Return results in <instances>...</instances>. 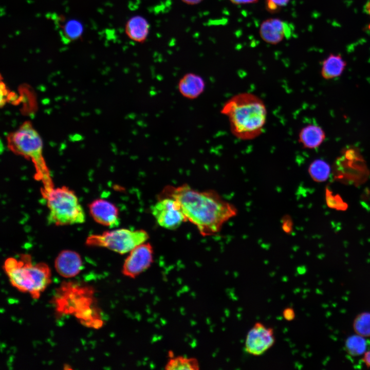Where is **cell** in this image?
Wrapping results in <instances>:
<instances>
[{
  "label": "cell",
  "instance_id": "6da1fadb",
  "mask_svg": "<svg viewBox=\"0 0 370 370\" xmlns=\"http://www.w3.org/2000/svg\"><path fill=\"white\" fill-rule=\"evenodd\" d=\"M169 197L179 203L186 218L203 236L218 233L224 225L237 214L234 205L213 190L198 191L187 184L164 187L158 198Z\"/></svg>",
  "mask_w": 370,
  "mask_h": 370
},
{
  "label": "cell",
  "instance_id": "7a4b0ae2",
  "mask_svg": "<svg viewBox=\"0 0 370 370\" xmlns=\"http://www.w3.org/2000/svg\"><path fill=\"white\" fill-rule=\"evenodd\" d=\"M220 112L227 117L232 134L243 140H252L261 134L267 115L264 101L250 92L233 96L224 104Z\"/></svg>",
  "mask_w": 370,
  "mask_h": 370
},
{
  "label": "cell",
  "instance_id": "3957f363",
  "mask_svg": "<svg viewBox=\"0 0 370 370\" xmlns=\"http://www.w3.org/2000/svg\"><path fill=\"white\" fill-rule=\"evenodd\" d=\"M4 267L12 286L34 299L39 298L51 281L48 266L44 263H32L28 254L6 259Z\"/></svg>",
  "mask_w": 370,
  "mask_h": 370
},
{
  "label": "cell",
  "instance_id": "277c9868",
  "mask_svg": "<svg viewBox=\"0 0 370 370\" xmlns=\"http://www.w3.org/2000/svg\"><path fill=\"white\" fill-rule=\"evenodd\" d=\"M10 145L16 153L31 159L36 173L34 178L43 185L41 193L44 196L53 188L49 171L42 156V141L30 123L24 124L10 137Z\"/></svg>",
  "mask_w": 370,
  "mask_h": 370
},
{
  "label": "cell",
  "instance_id": "5b68a950",
  "mask_svg": "<svg viewBox=\"0 0 370 370\" xmlns=\"http://www.w3.org/2000/svg\"><path fill=\"white\" fill-rule=\"evenodd\" d=\"M49 210L47 220L50 224L64 226L82 224L85 214L73 191L63 186L52 188L44 196Z\"/></svg>",
  "mask_w": 370,
  "mask_h": 370
},
{
  "label": "cell",
  "instance_id": "8992f818",
  "mask_svg": "<svg viewBox=\"0 0 370 370\" xmlns=\"http://www.w3.org/2000/svg\"><path fill=\"white\" fill-rule=\"evenodd\" d=\"M149 237L148 233L142 229L120 228L107 231L99 234H91L86 240L88 246L102 247L118 253L130 252L137 246L145 243Z\"/></svg>",
  "mask_w": 370,
  "mask_h": 370
},
{
  "label": "cell",
  "instance_id": "52a82bcc",
  "mask_svg": "<svg viewBox=\"0 0 370 370\" xmlns=\"http://www.w3.org/2000/svg\"><path fill=\"white\" fill-rule=\"evenodd\" d=\"M151 210L158 224L167 229H176L187 221L179 203L171 197L158 198Z\"/></svg>",
  "mask_w": 370,
  "mask_h": 370
},
{
  "label": "cell",
  "instance_id": "ba28073f",
  "mask_svg": "<svg viewBox=\"0 0 370 370\" xmlns=\"http://www.w3.org/2000/svg\"><path fill=\"white\" fill-rule=\"evenodd\" d=\"M128 253L122 269L123 274L128 278H136L150 267L153 262L154 250L149 243L137 246Z\"/></svg>",
  "mask_w": 370,
  "mask_h": 370
},
{
  "label": "cell",
  "instance_id": "9c48e42d",
  "mask_svg": "<svg viewBox=\"0 0 370 370\" xmlns=\"http://www.w3.org/2000/svg\"><path fill=\"white\" fill-rule=\"evenodd\" d=\"M273 329L261 322H256L248 332L245 341L246 351L253 356H260L275 343Z\"/></svg>",
  "mask_w": 370,
  "mask_h": 370
},
{
  "label": "cell",
  "instance_id": "30bf717a",
  "mask_svg": "<svg viewBox=\"0 0 370 370\" xmlns=\"http://www.w3.org/2000/svg\"><path fill=\"white\" fill-rule=\"evenodd\" d=\"M90 214L98 223L115 228L120 224L119 210L112 202L102 198L97 199L89 205Z\"/></svg>",
  "mask_w": 370,
  "mask_h": 370
},
{
  "label": "cell",
  "instance_id": "8fae6325",
  "mask_svg": "<svg viewBox=\"0 0 370 370\" xmlns=\"http://www.w3.org/2000/svg\"><path fill=\"white\" fill-rule=\"evenodd\" d=\"M291 30L288 24L279 18H269L260 25L259 34L266 43L276 45L289 37Z\"/></svg>",
  "mask_w": 370,
  "mask_h": 370
},
{
  "label": "cell",
  "instance_id": "7c38bea8",
  "mask_svg": "<svg viewBox=\"0 0 370 370\" xmlns=\"http://www.w3.org/2000/svg\"><path fill=\"white\" fill-rule=\"evenodd\" d=\"M54 267L57 272L62 276L72 278L76 276L82 268V258L76 251L63 250L56 257Z\"/></svg>",
  "mask_w": 370,
  "mask_h": 370
},
{
  "label": "cell",
  "instance_id": "4fadbf2b",
  "mask_svg": "<svg viewBox=\"0 0 370 370\" xmlns=\"http://www.w3.org/2000/svg\"><path fill=\"white\" fill-rule=\"evenodd\" d=\"M206 84L199 75L189 72L184 74L179 80L178 90L186 99L193 100L199 97L204 91Z\"/></svg>",
  "mask_w": 370,
  "mask_h": 370
},
{
  "label": "cell",
  "instance_id": "5bb4252c",
  "mask_svg": "<svg viewBox=\"0 0 370 370\" xmlns=\"http://www.w3.org/2000/svg\"><path fill=\"white\" fill-rule=\"evenodd\" d=\"M150 24L142 16L135 15L126 22L125 32L127 37L135 42L142 43L147 38Z\"/></svg>",
  "mask_w": 370,
  "mask_h": 370
},
{
  "label": "cell",
  "instance_id": "9a60e30c",
  "mask_svg": "<svg viewBox=\"0 0 370 370\" xmlns=\"http://www.w3.org/2000/svg\"><path fill=\"white\" fill-rule=\"evenodd\" d=\"M326 138L323 128L315 124H308L300 130L298 140L303 147L316 149L319 147Z\"/></svg>",
  "mask_w": 370,
  "mask_h": 370
},
{
  "label": "cell",
  "instance_id": "2e32d148",
  "mask_svg": "<svg viewBox=\"0 0 370 370\" xmlns=\"http://www.w3.org/2000/svg\"><path fill=\"white\" fill-rule=\"evenodd\" d=\"M346 63L341 55L330 54L322 62L321 74L326 80L340 77L343 72Z\"/></svg>",
  "mask_w": 370,
  "mask_h": 370
},
{
  "label": "cell",
  "instance_id": "e0dca14e",
  "mask_svg": "<svg viewBox=\"0 0 370 370\" xmlns=\"http://www.w3.org/2000/svg\"><path fill=\"white\" fill-rule=\"evenodd\" d=\"M164 368L167 370H197L199 369V364L195 358L179 356L171 358Z\"/></svg>",
  "mask_w": 370,
  "mask_h": 370
},
{
  "label": "cell",
  "instance_id": "ac0fdd59",
  "mask_svg": "<svg viewBox=\"0 0 370 370\" xmlns=\"http://www.w3.org/2000/svg\"><path fill=\"white\" fill-rule=\"evenodd\" d=\"M60 27L61 36L65 43L78 39L83 32L82 24L77 20H68L62 24Z\"/></svg>",
  "mask_w": 370,
  "mask_h": 370
},
{
  "label": "cell",
  "instance_id": "d6986e66",
  "mask_svg": "<svg viewBox=\"0 0 370 370\" xmlns=\"http://www.w3.org/2000/svg\"><path fill=\"white\" fill-rule=\"evenodd\" d=\"M329 164L322 159H316L310 164L308 173L313 180L321 182L326 181L330 174Z\"/></svg>",
  "mask_w": 370,
  "mask_h": 370
},
{
  "label": "cell",
  "instance_id": "ffe728a7",
  "mask_svg": "<svg viewBox=\"0 0 370 370\" xmlns=\"http://www.w3.org/2000/svg\"><path fill=\"white\" fill-rule=\"evenodd\" d=\"M344 346L345 351L349 355L359 356L366 351V341L364 337L356 334L347 338Z\"/></svg>",
  "mask_w": 370,
  "mask_h": 370
},
{
  "label": "cell",
  "instance_id": "44dd1931",
  "mask_svg": "<svg viewBox=\"0 0 370 370\" xmlns=\"http://www.w3.org/2000/svg\"><path fill=\"white\" fill-rule=\"evenodd\" d=\"M353 327L356 334L364 338L370 337V312L359 313L354 320Z\"/></svg>",
  "mask_w": 370,
  "mask_h": 370
},
{
  "label": "cell",
  "instance_id": "7402d4cb",
  "mask_svg": "<svg viewBox=\"0 0 370 370\" xmlns=\"http://www.w3.org/2000/svg\"><path fill=\"white\" fill-rule=\"evenodd\" d=\"M325 200L328 207L337 210L344 211L348 208L347 204L338 195H334L328 188L325 191Z\"/></svg>",
  "mask_w": 370,
  "mask_h": 370
},
{
  "label": "cell",
  "instance_id": "603a6c76",
  "mask_svg": "<svg viewBox=\"0 0 370 370\" xmlns=\"http://www.w3.org/2000/svg\"><path fill=\"white\" fill-rule=\"evenodd\" d=\"M289 1L290 0H265V8L271 14L276 13L286 6Z\"/></svg>",
  "mask_w": 370,
  "mask_h": 370
},
{
  "label": "cell",
  "instance_id": "cb8c5ba5",
  "mask_svg": "<svg viewBox=\"0 0 370 370\" xmlns=\"http://www.w3.org/2000/svg\"><path fill=\"white\" fill-rule=\"evenodd\" d=\"M283 316L284 319L288 321H292L295 317V313L294 309L291 307H287L283 311Z\"/></svg>",
  "mask_w": 370,
  "mask_h": 370
},
{
  "label": "cell",
  "instance_id": "d4e9b609",
  "mask_svg": "<svg viewBox=\"0 0 370 370\" xmlns=\"http://www.w3.org/2000/svg\"><path fill=\"white\" fill-rule=\"evenodd\" d=\"M235 5H244L256 3L259 0H229Z\"/></svg>",
  "mask_w": 370,
  "mask_h": 370
},
{
  "label": "cell",
  "instance_id": "484cf974",
  "mask_svg": "<svg viewBox=\"0 0 370 370\" xmlns=\"http://www.w3.org/2000/svg\"><path fill=\"white\" fill-rule=\"evenodd\" d=\"M362 360L365 365L367 367L370 368V349L366 351L363 354Z\"/></svg>",
  "mask_w": 370,
  "mask_h": 370
},
{
  "label": "cell",
  "instance_id": "4316f807",
  "mask_svg": "<svg viewBox=\"0 0 370 370\" xmlns=\"http://www.w3.org/2000/svg\"><path fill=\"white\" fill-rule=\"evenodd\" d=\"M183 3L189 5H195L200 4L203 0H181Z\"/></svg>",
  "mask_w": 370,
  "mask_h": 370
},
{
  "label": "cell",
  "instance_id": "83f0119b",
  "mask_svg": "<svg viewBox=\"0 0 370 370\" xmlns=\"http://www.w3.org/2000/svg\"><path fill=\"white\" fill-rule=\"evenodd\" d=\"M365 9L366 12L370 16V0L366 3Z\"/></svg>",
  "mask_w": 370,
  "mask_h": 370
}]
</instances>
